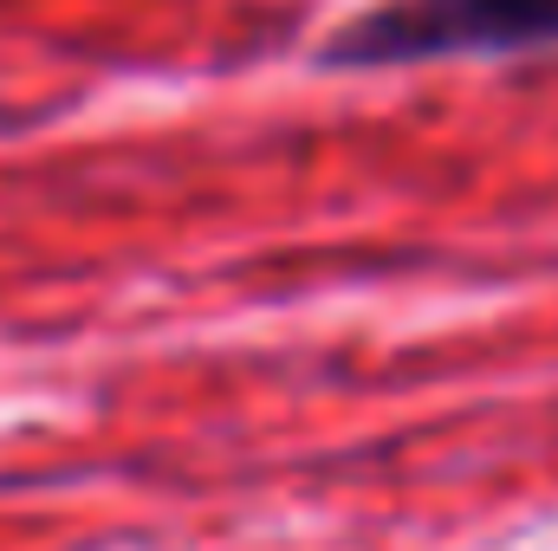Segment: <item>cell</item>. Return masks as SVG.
<instances>
[{
  "label": "cell",
  "mask_w": 558,
  "mask_h": 551,
  "mask_svg": "<svg viewBox=\"0 0 558 551\" xmlns=\"http://www.w3.org/2000/svg\"><path fill=\"white\" fill-rule=\"evenodd\" d=\"M533 46H558V0H377L325 39V65L384 72Z\"/></svg>",
  "instance_id": "6da1fadb"
}]
</instances>
